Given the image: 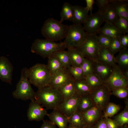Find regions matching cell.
<instances>
[{
    "label": "cell",
    "mask_w": 128,
    "mask_h": 128,
    "mask_svg": "<svg viewBox=\"0 0 128 128\" xmlns=\"http://www.w3.org/2000/svg\"><path fill=\"white\" fill-rule=\"evenodd\" d=\"M35 100L47 109H57L63 100L58 89L48 86L38 88Z\"/></svg>",
    "instance_id": "obj_1"
},
{
    "label": "cell",
    "mask_w": 128,
    "mask_h": 128,
    "mask_svg": "<svg viewBox=\"0 0 128 128\" xmlns=\"http://www.w3.org/2000/svg\"><path fill=\"white\" fill-rule=\"evenodd\" d=\"M68 27L60 21L50 18L45 22L41 29V33L47 40L54 42L61 41L65 38Z\"/></svg>",
    "instance_id": "obj_2"
},
{
    "label": "cell",
    "mask_w": 128,
    "mask_h": 128,
    "mask_svg": "<svg viewBox=\"0 0 128 128\" xmlns=\"http://www.w3.org/2000/svg\"><path fill=\"white\" fill-rule=\"evenodd\" d=\"M65 48L63 42L57 43L46 39H37L32 43L31 50L32 53L45 58H48L55 52Z\"/></svg>",
    "instance_id": "obj_3"
},
{
    "label": "cell",
    "mask_w": 128,
    "mask_h": 128,
    "mask_svg": "<svg viewBox=\"0 0 128 128\" xmlns=\"http://www.w3.org/2000/svg\"><path fill=\"white\" fill-rule=\"evenodd\" d=\"M88 35L81 24H73L69 25L63 41L66 48L78 49L85 41Z\"/></svg>",
    "instance_id": "obj_4"
},
{
    "label": "cell",
    "mask_w": 128,
    "mask_h": 128,
    "mask_svg": "<svg viewBox=\"0 0 128 128\" xmlns=\"http://www.w3.org/2000/svg\"><path fill=\"white\" fill-rule=\"evenodd\" d=\"M28 69H22L20 78L16 89L12 93L14 98L23 101L35 99V92L32 88L28 78Z\"/></svg>",
    "instance_id": "obj_5"
},
{
    "label": "cell",
    "mask_w": 128,
    "mask_h": 128,
    "mask_svg": "<svg viewBox=\"0 0 128 128\" xmlns=\"http://www.w3.org/2000/svg\"><path fill=\"white\" fill-rule=\"evenodd\" d=\"M51 78L46 65L37 63L28 69L29 80L38 88L48 86Z\"/></svg>",
    "instance_id": "obj_6"
},
{
    "label": "cell",
    "mask_w": 128,
    "mask_h": 128,
    "mask_svg": "<svg viewBox=\"0 0 128 128\" xmlns=\"http://www.w3.org/2000/svg\"><path fill=\"white\" fill-rule=\"evenodd\" d=\"M111 95V91L103 83L101 86L92 90L89 96L93 106L104 112Z\"/></svg>",
    "instance_id": "obj_7"
},
{
    "label": "cell",
    "mask_w": 128,
    "mask_h": 128,
    "mask_svg": "<svg viewBox=\"0 0 128 128\" xmlns=\"http://www.w3.org/2000/svg\"><path fill=\"white\" fill-rule=\"evenodd\" d=\"M100 47L97 35L88 34L85 41L78 49L85 58L95 61H97Z\"/></svg>",
    "instance_id": "obj_8"
},
{
    "label": "cell",
    "mask_w": 128,
    "mask_h": 128,
    "mask_svg": "<svg viewBox=\"0 0 128 128\" xmlns=\"http://www.w3.org/2000/svg\"><path fill=\"white\" fill-rule=\"evenodd\" d=\"M103 15L99 11L88 15L84 24V29L88 34L97 35L105 22Z\"/></svg>",
    "instance_id": "obj_9"
},
{
    "label": "cell",
    "mask_w": 128,
    "mask_h": 128,
    "mask_svg": "<svg viewBox=\"0 0 128 128\" xmlns=\"http://www.w3.org/2000/svg\"><path fill=\"white\" fill-rule=\"evenodd\" d=\"M111 91L120 87H128V80L123 75L122 72L117 66L113 67V72L109 78L103 83Z\"/></svg>",
    "instance_id": "obj_10"
},
{
    "label": "cell",
    "mask_w": 128,
    "mask_h": 128,
    "mask_svg": "<svg viewBox=\"0 0 128 128\" xmlns=\"http://www.w3.org/2000/svg\"><path fill=\"white\" fill-rule=\"evenodd\" d=\"M80 96L76 93L72 97L63 100L57 109L68 118L77 111Z\"/></svg>",
    "instance_id": "obj_11"
},
{
    "label": "cell",
    "mask_w": 128,
    "mask_h": 128,
    "mask_svg": "<svg viewBox=\"0 0 128 128\" xmlns=\"http://www.w3.org/2000/svg\"><path fill=\"white\" fill-rule=\"evenodd\" d=\"M31 101L27 110L28 120L39 121L43 120L45 117L48 114L47 110L44 108L35 99Z\"/></svg>",
    "instance_id": "obj_12"
},
{
    "label": "cell",
    "mask_w": 128,
    "mask_h": 128,
    "mask_svg": "<svg viewBox=\"0 0 128 128\" xmlns=\"http://www.w3.org/2000/svg\"><path fill=\"white\" fill-rule=\"evenodd\" d=\"M73 79L67 68H64L51 76L48 86L58 90L61 87Z\"/></svg>",
    "instance_id": "obj_13"
},
{
    "label": "cell",
    "mask_w": 128,
    "mask_h": 128,
    "mask_svg": "<svg viewBox=\"0 0 128 128\" xmlns=\"http://www.w3.org/2000/svg\"><path fill=\"white\" fill-rule=\"evenodd\" d=\"M81 114L83 125H94L104 114L103 111L94 106Z\"/></svg>",
    "instance_id": "obj_14"
},
{
    "label": "cell",
    "mask_w": 128,
    "mask_h": 128,
    "mask_svg": "<svg viewBox=\"0 0 128 128\" xmlns=\"http://www.w3.org/2000/svg\"><path fill=\"white\" fill-rule=\"evenodd\" d=\"M14 67L12 64L6 58L0 57V78L10 83L12 80Z\"/></svg>",
    "instance_id": "obj_15"
},
{
    "label": "cell",
    "mask_w": 128,
    "mask_h": 128,
    "mask_svg": "<svg viewBox=\"0 0 128 128\" xmlns=\"http://www.w3.org/2000/svg\"><path fill=\"white\" fill-rule=\"evenodd\" d=\"M94 62V72L103 83L109 77L113 70V67L98 61Z\"/></svg>",
    "instance_id": "obj_16"
},
{
    "label": "cell",
    "mask_w": 128,
    "mask_h": 128,
    "mask_svg": "<svg viewBox=\"0 0 128 128\" xmlns=\"http://www.w3.org/2000/svg\"><path fill=\"white\" fill-rule=\"evenodd\" d=\"M47 116L50 121L59 128H67L69 123L68 118L57 109L53 111Z\"/></svg>",
    "instance_id": "obj_17"
},
{
    "label": "cell",
    "mask_w": 128,
    "mask_h": 128,
    "mask_svg": "<svg viewBox=\"0 0 128 128\" xmlns=\"http://www.w3.org/2000/svg\"><path fill=\"white\" fill-rule=\"evenodd\" d=\"M97 61L113 67L117 66L114 55L108 49L100 46Z\"/></svg>",
    "instance_id": "obj_18"
},
{
    "label": "cell",
    "mask_w": 128,
    "mask_h": 128,
    "mask_svg": "<svg viewBox=\"0 0 128 128\" xmlns=\"http://www.w3.org/2000/svg\"><path fill=\"white\" fill-rule=\"evenodd\" d=\"M110 4L115 10L119 17L128 20V0H110Z\"/></svg>",
    "instance_id": "obj_19"
},
{
    "label": "cell",
    "mask_w": 128,
    "mask_h": 128,
    "mask_svg": "<svg viewBox=\"0 0 128 128\" xmlns=\"http://www.w3.org/2000/svg\"><path fill=\"white\" fill-rule=\"evenodd\" d=\"M105 22V24L100 31L99 34L113 39L119 37L122 34L114 24L108 21Z\"/></svg>",
    "instance_id": "obj_20"
},
{
    "label": "cell",
    "mask_w": 128,
    "mask_h": 128,
    "mask_svg": "<svg viewBox=\"0 0 128 128\" xmlns=\"http://www.w3.org/2000/svg\"><path fill=\"white\" fill-rule=\"evenodd\" d=\"M74 17L73 22L74 24L84 23L88 16V12L85 7L78 5L73 6Z\"/></svg>",
    "instance_id": "obj_21"
},
{
    "label": "cell",
    "mask_w": 128,
    "mask_h": 128,
    "mask_svg": "<svg viewBox=\"0 0 128 128\" xmlns=\"http://www.w3.org/2000/svg\"><path fill=\"white\" fill-rule=\"evenodd\" d=\"M74 86L76 93L80 96L90 95L92 91L85 78L75 80Z\"/></svg>",
    "instance_id": "obj_22"
},
{
    "label": "cell",
    "mask_w": 128,
    "mask_h": 128,
    "mask_svg": "<svg viewBox=\"0 0 128 128\" xmlns=\"http://www.w3.org/2000/svg\"><path fill=\"white\" fill-rule=\"evenodd\" d=\"M116 63L118 64V66L123 72L128 70V49H123L115 57Z\"/></svg>",
    "instance_id": "obj_23"
},
{
    "label": "cell",
    "mask_w": 128,
    "mask_h": 128,
    "mask_svg": "<svg viewBox=\"0 0 128 128\" xmlns=\"http://www.w3.org/2000/svg\"><path fill=\"white\" fill-rule=\"evenodd\" d=\"M67 51L70 59L71 66L80 67L85 57L78 49H69Z\"/></svg>",
    "instance_id": "obj_24"
},
{
    "label": "cell",
    "mask_w": 128,
    "mask_h": 128,
    "mask_svg": "<svg viewBox=\"0 0 128 128\" xmlns=\"http://www.w3.org/2000/svg\"><path fill=\"white\" fill-rule=\"evenodd\" d=\"M74 79L65 84L58 89L61 93L63 100L70 98L76 93L74 88Z\"/></svg>",
    "instance_id": "obj_25"
},
{
    "label": "cell",
    "mask_w": 128,
    "mask_h": 128,
    "mask_svg": "<svg viewBox=\"0 0 128 128\" xmlns=\"http://www.w3.org/2000/svg\"><path fill=\"white\" fill-rule=\"evenodd\" d=\"M48 58L46 65L51 76L65 68L60 61L55 56L51 55Z\"/></svg>",
    "instance_id": "obj_26"
},
{
    "label": "cell",
    "mask_w": 128,
    "mask_h": 128,
    "mask_svg": "<svg viewBox=\"0 0 128 128\" xmlns=\"http://www.w3.org/2000/svg\"><path fill=\"white\" fill-rule=\"evenodd\" d=\"M60 21L61 23L65 20L73 22L74 17L73 6L68 2L64 3L60 13Z\"/></svg>",
    "instance_id": "obj_27"
},
{
    "label": "cell",
    "mask_w": 128,
    "mask_h": 128,
    "mask_svg": "<svg viewBox=\"0 0 128 128\" xmlns=\"http://www.w3.org/2000/svg\"><path fill=\"white\" fill-rule=\"evenodd\" d=\"M93 107L89 95L80 96L77 111L82 113Z\"/></svg>",
    "instance_id": "obj_28"
},
{
    "label": "cell",
    "mask_w": 128,
    "mask_h": 128,
    "mask_svg": "<svg viewBox=\"0 0 128 128\" xmlns=\"http://www.w3.org/2000/svg\"><path fill=\"white\" fill-rule=\"evenodd\" d=\"M52 55L57 58L61 63L64 68H67L71 66V61L67 51L64 50L58 51Z\"/></svg>",
    "instance_id": "obj_29"
},
{
    "label": "cell",
    "mask_w": 128,
    "mask_h": 128,
    "mask_svg": "<svg viewBox=\"0 0 128 128\" xmlns=\"http://www.w3.org/2000/svg\"><path fill=\"white\" fill-rule=\"evenodd\" d=\"M126 107L121 112L116 116L114 119L119 127L123 126L128 123V101L126 100Z\"/></svg>",
    "instance_id": "obj_30"
},
{
    "label": "cell",
    "mask_w": 128,
    "mask_h": 128,
    "mask_svg": "<svg viewBox=\"0 0 128 128\" xmlns=\"http://www.w3.org/2000/svg\"><path fill=\"white\" fill-rule=\"evenodd\" d=\"M103 15L105 21L113 24L119 17L115 10L110 4Z\"/></svg>",
    "instance_id": "obj_31"
},
{
    "label": "cell",
    "mask_w": 128,
    "mask_h": 128,
    "mask_svg": "<svg viewBox=\"0 0 128 128\" xmlns=\"http://www.w3.org/2000/svg\"><path fill=\"white\" fill-rule=\"evenodd\" d=\"M80 67L85 77L94 73V61L85 58Z\"/></svg>",
    "instance_id": "obj_32"
},
{
    "label": "cell",
    "mask_w": 128,
    "mask_h": 128,
    "mask_svg": "<svg viewBox=\"0 0 128 128\" xmlns=\"http://www.w3.org/2000/svg\"><path fill=\"white\" fill-rule=\"evenodd\" d=\"M85 79L92 90L99 87L103 83L99 77L94 73L85 77Z\"/></svg>",
    "instance_id": "obj_33"
},
{
    "label": "cell",
    "mask_w": 128,
    "mask_h": 128,
    "mask_svg": "<svg viewBox=\"0 0 128 128\" xmlns=\"http://www.w3.org/2000/svg\"><path fill=\"white\" fill-rule=\"evenodd\" d=\"M120 109L119 105L109 102L104 112L103 117L105 118L111 117L118 112Z\"/></svg>",
    "instance_id": "obj_34"
},
{
    "label": "cell",
    "mask_w": 128,
    "mask_h": 128,
    "mask_svg": "<svg viewBox=\"0 0 128 128\" xmlns=\"http://www.w3.org/2000/svg\"><path fill=\"white\" fill-rule=\"evenodd\" d=\"M122 34H125L128 32V20L119 17L114 24Z\"/></svg>",
    "instance_id": "obj_35"
},
{
    "label": "cell",
    "mask_w": 128,
    "mask_h": 128,
    "mask_svg": "<svg viewBox=\"0 0 128 128\" xmlns=\"http://www.w3.org/2000/svg\"><path fill=\"white\" fill-rule=\"evenodd\" d=\"M67 69L75 80L85 78V77L80 67L71 66Z\"/></svg>",
    "instance_id": "obj_36"
},
{
    "label": "cell",
    "mask_w": 128,
    "mask_h": 128,
    "mask_svg": "<svg viewBox=\"0 0 128 128\" xmlns=\"http://www.w3.org/2000/svg\"><path fill=\"white\" fill-rule=\"evenodd\" d=\"M97 37L99 46L108 49L113 39L100 34Z\"/></svg>",
    "instance_id": "obj_37"
},
{
    "label": "cell",
    "mask_w": 128,
    "mask_h": 128,
    "mask_svg": "<svg viewBox=\"0 0 128 128\" xmlns=\"http://www.w3.org/2000/svg\"><path fill=\"white\" fill-rule=\"evenodd\" d=\"M69 124L82 127L83 125L81 113L76 111L68 118Z\"/></svg>",
    "instance_id": "obj_38"
},
{
    "label": "cell",
    "mask_w": 128,
    "mask_h": 128,
    "mask_svg": "<svg viewBox=\"0 0 128 128\" xmlns=\"http://www.w3.org/2000/svg\"><path fill=\"white\" fill-rule=\"evenodd\" d=\"M122 49L120 42L119 37L114 38L108 49L113 55Z\"/></svg>",
    "instance_id": "obj_39"
},
{
    "label": "cell",
    "mask_w": 128,
    "mask_h": 128,
    "mask_svg": "<svg viewBox=\"0 0 128 128\" xmlns=\"http://www.w3.org/2000/svg\"><path fill=\"white\" fill-rule=\"evenodd\" d=\"M111 92L112 95L121 99L126 98L128 95V88L127 87L118 88L114 90Z\"/></svg>",
    "instance_id": "obj_40"
},
{
    "label": "cell",
    "mask_w": 128,
    "mask_h": 128,
    "mask_svg": "<svg viewBox=\"0 0 128 128\" xmlns=\"http://www.w3.org/2000/svg\"><path fill=\"white\" fill-rule=\"evenodd\" d=\"M96 3L98 7V11L103 15L110 5V0H96Z\"/></svg>",
    "instance_id": "obj_41"
},
{
    "label": "cell",
    "mask_w": 128,
    "mask_h": 128,
    "mask_svg": "<svg viewBox=\"0 0 128 128\" xmlns=\"http://www.w3.org/2000/svg\"><path fill=\"white\" fill-rule=\"evenodd\" d=\"M121 46L122 49L127 48L128 46V34H121L119 37Z\"/></svg>",
    "instance_id": "obj_42"
},
{
    "label": "cell",
    "mask_w": 128,
    "mask_h": 128,
    "mask_svg": "<svg viewBox=\"0 0 128 128\" xmlns=\"http://www.w3.org/2000/svg\"><path fill=\"white\" fill-rule=\"evenodd\" d=\"M105 119L107 128H119V127L114 120L109 118H106Z\"/></svg>",
    "instance_id": "obj_43"
},
{
    "label": "cell",
    "mask_w": 128,
    "mask_h": 128,
    "mask_svg": "<svg viewBox=\"0 0 128 128\" xmlns=\"http://www.w3.org/2000/svg\"><path fill=\"white\" fill-rule=\"evenodd\" d=\"M95 128H107L105 118L103 117L94 125Z\"/></svg>",
    "instance_id": "obj_44"
},
{
    "label": "cell",
    "mask_w": 128,
    "mask_h": 128,
    "mask_svg": "<svg viewBox=\"0 0 128 128\" xmlns=\"http://www.w3.org/2000/svg\"><path fill=\"white\" fill-rule=\"evenodd\" d=\"M40 128H56V125L50 121L44 120Z\"/></svg>",
    "instance_id": "obj_45"
},
{
    "label": "cell",
    "mask_w": 128,
    "mask_h": 128,
    "mask_svg": "<svg viewBox=\"0 0 128 128\" xmlns=\"http://www.w3.org/2000/svg\"><path fill=\"white\" fill-rule=\"evenodd\" d=\"M87 5V6L85 7L86 8L89 12L90 11L91 12V14H92V11L93 9V5L95 3L94 0H86Z\"/></svg>",
    "instance_id": "obj_46"
},
{
    "label": "cell",
    "mask_w": 128,
    "mask_h": 128,
    "mask_svg": "<svg viewBox=\"0 0 128 128\" xmlns=\"http://www.w3.org/2000/svg\"><path fill=\"white\" fill-rule=\"evenodd\" d=\"M82 127L77 125L69 124L67 128H82Z\"/></svg>",
    "instance_id": "obj_47"
},
{
    "label": "cell",
    "mask_w": 128,
    "mask_h": 128,
    "mask_svg": "<svg viewBox=\"0 0 128 128\" xmlns=\"http://www.w3.org/2000/svg\"><path fill=\"white\" fill-rule=\"evenodd\" d=\"M122 72L124 77L128 80V70Z\"/></svg>",
    "instance_id": "obj_48"
},
{
    "label": "cell",
    "mask_w": 128,
    "mask_h": 128,
    "mask_svg": "<svg viewBox=\"0 0 128 128\" xmlns=\"http://www.w3.org/2000/svg\"><path fill=\"white\" fill-rule=\"evenodd\" d=\"M82 128H95L94 125H84Z\"/></svg>",
    "instance_id": "obj_49"
},
{
    "label": "cell",
    "mask_w": 128,
    "mask_h": 128,
    "mask_svg": "<svg viewBox=\"0 0 128 128\" xmlns=\"http://www.w3.org/2000/svg\"><path fill=\"white\" fill-rule=\"evenodd\" d=\"M119 128H128L127 127H123V126L121 127H119Z\"/></svg>",
    "instance_id": "obj_50"
}]
</instances>
